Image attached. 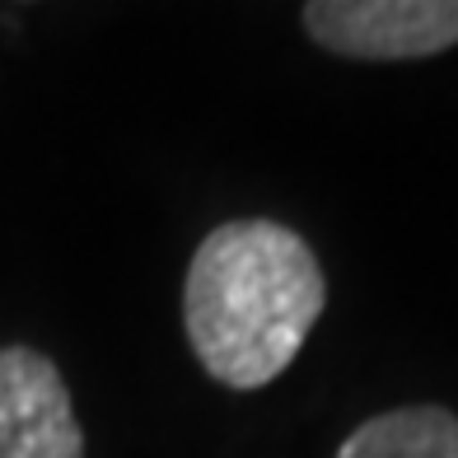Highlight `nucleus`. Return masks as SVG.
Masks as SVG:
<instances>
[{
  "instance_id": "nucleus-1",
  "label": "nucleus",
  "mask_w": 458,
  "mask_h": 458,
  "mask_svg": "<svg viewBox=\"0 0 458 458\" xmlns=\"http://www.w3.org/2000/svg\"><path fill=\"white\" fill-rule=\"evenodd\" d=\"M323 267L290 225L229 220L201 239L182 281L187 346L216 384L253 393L290 369L323 318Z\"/></svg>"
},
{
  "instance_id": "nucleus-2",
  "label": "nucleus",
  "mask_w": 458,
  "mask_h": 458,
  "mask_svg": "<svg viewBox=\"0 0 458 458\" xmlns=\"http://www.w3.org/2000/svg\"><path fill=\"white\" fill-rule=\"evenodd\" d=\"M304 29L351 61H421L458 47V0H309Z\"/></svg>"
},
{
  "instance_id": "nucleus-3",
  "label": "nucleus",
  "mask_w": 458,
  "mask_h": 458,
  "mask_svg": "<svg viewBox=\"0 0 458 458\" xmlns=\"http://www.w3.org/2000/svg\"><path fill=\"white\" fill-rule=\"evenodd\" d=\"M0 458H85L71 388L33 346H0Z\"/></svg>"
},
{
  "instance_id": "nucleus-4",
  "label": "nucleus",
  "mask_w": 458,
  "mask_h": 458,
  "mask_svg": "<svg viewBox=\"0 0 458 458\" xmlns=\"http://www.w3.org/2000/svg\"><path fill=\"white\" fill-rule=\"evenodd\" d=\"M337 458H458V416L449 407H398L346 435Z\"/></svg>"
}]
</instances>
